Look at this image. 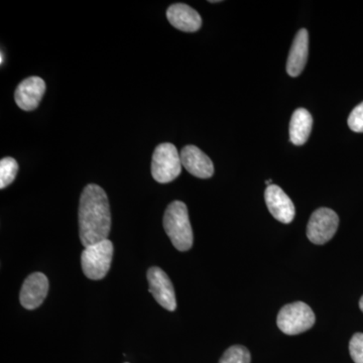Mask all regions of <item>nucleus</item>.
<instances>
[{
    "mask_svg": "<svg viewBox=\"0 0 363 363\" xmlns=\"http://www.w3.org/2000/svg\"><path fill=\"white\" fill-rule=\"evenodd\" d=\"M111 216L108 198L104 189L89 184L83 190L79 204V234L83 247L108 240Z\"/></svg>",
    "mask_w": 363,
    "mask_h": 363,
    "instance_id": "1",
    "label": "nucleus"
},
{
    "mask_svg": "<svg viewBox=\"0 0 363 363\" xmlns=\"http://www.w3.org/2000/svg\"><path fill=\"white\" fill-rule=\"evenodd\" d=\"M164 228L174 247L187 252L193 245V231L185 203L174 201L164 215Z\"/></svg>",
    "mask_w": 363,
    "mask_h": 363,
    "instance_id": "2",
    "label": "nucleus"
},
{
    "mask_svg": "<svg viewBox=\"0 0 363 363\" xmlns=\"http://www.w3.org/2000/svg\"><path fill=\"white\" fill-rule=\"evenodd\" d=\"M113 245L109 240L85 247L81 255V264L85 276L93 281L104 279L111 269Z\"/></svg>",
    "mask_w": 363,
    "mask_h": 363,
    "instance_id": "3",
    "label": "nucleus"
},
{
    "mask_svg": "<svg viewBox=\"0 0 363 363\" xmlns=\"http://www.w3.org/2000/svg\"><path fill=\"white\" fill-rule=\"evenodd\" d=\"M316 321L311 308L303 302L284 306L279 312L277 324L286 335H298L311 329Z\"/></svg>",
    "mask_w": 363,
    "mask_h": 363,
    "instance_id": "4",
    "label": "nucleus"
},
{
    "mask_svg": "<svg viewBox=\"0 0 363 363\" xmlns=\"http://www.w3.org/2000/svg\"><path fill=\"white\" fill-rule=\"evenodd\" d=\"M182 171L181 155L172 143H161L152 155V175L157 183L167 184L175 180Z\"/></svg>",
    "mask_w": 363,
    "mask_h": 363,
    "instance_id": "5",
    "label": "nucleus"
},
{
    "mask_svg": "<svg viewBox=\"0 0 363 363\" xmlns=\"http://www.w3.org/2000/svg\"><path fill=\"white\" fill-rule=\"evenodd\" d=\"M338 215L329 208H319L308 222L307 236L315 245H324L332 240L337 231Z\"/></svg>",
    "mask_w": 363,
    "mask_h": 363,
    "instance_id": "6",
    "label": "nucleus"
},
{
    "mask_svg": "<svg viewBox=\"0 0 363 363\" xmlns=\"http://www.w3.org/2000/svg\"><path fill=\"white\" fill-rule=\"evenodd\" d=\"M150 292L157 304L169 312L175 311L177 301L175 290L168 274L160 267H154L147 272Z\"/></svg>",
    "mask_w": 363,
    "mask_h": 363,
    "instance_id": "7",
    "label": "nucleus"
},
{
    "mask_svg": "<svg viewBox=\"0 0 363 363\" xmlns=\"http://www.w3.org/2000/svg\"><path fill=\"white\" fill-rule=\"evenodd\" d=\"M267 209L269 213L281 223H291L295 218L296 208L292 200L279 186L272 185L267 187L264 192Z\"/></svg>",
    "mask_w": 363,
    "mask_h": 363,
    "instance_id": "8",
    "label": "nucleus"
},
{
    "mask_svg": "<svg viewBox=\"0 0 363 363\" xmlns=\"http://www.w3.org/2000/svg\"><path fill=\"white\" fill-rule=\"evenodd\" d=\"M49 292V281L42 272H35L26 278L20 294L21 304L25 309H37Z\"/></svg>",
    "mask_w": 363,
    "mask_h": 363,
    "instance_id": "9",
    "label": "nucleus"
},
{
    "mask_svg": "<svg viewBox=\"0 0 363 363\" xmlns=\"http://www.w3.org/2000/svg\"><path fill=\"white\" fill-rule=\"evenodd\" d=\"M45 91V81L42 78L33 76L20 83L14 93V99L21 109L32 111L39 106Z\"/></svg>",
    "mask_w": 363,
    "mask_h": 363,
    "instance_id": "10",
    "label": "nucleus"
},
{
    "mask_svg": "<svg viewBox=\"0 0 363 363\" xmlns=\"http://www.w3.org/2000/svg\"><path fill=\"white\" fill-rule=\"evenodd\" d=\"M182 166L191 175L200 179L211 178L214 174L213 162L195 145H187L181 152Z\"/></svg>",
    "mask_w": 363,
    "mask_h": 363,
    "instance_id": "11",
    "label": "nucleus"
},
{
    "mask_svg": "<svg viewBox=\"0 0 363 363\" xmlns=\"http://www.w3.org/2000/svg\"><path fill=\"white\" fill-rule=\"evenodd\" d=\"M167 18L174 28L182 32H197L202 26L200 14L187 4H176L169 6L167 11Z\"/></svg>",
    "mask_w": 363,
    "mask_h": 363,
    "instance_id": "12",
    "label": "nucleus"
},
{
    "mask_svg": "<svg viewBox=\"0 0 363 363\" xmlns=\"http://www.w3.org/2000/svg\"><path fill=\"white\" fill-rule=\"evenodd\" d=\"M309 52V33L302 28L294 39L286 61V72L291 77H298L304 70Z\"/></svg>",
    "mask_w": 363,
    "mask_h": 363,
    "instance_id": "13",
    "label": "nucleus"
},
{
    "mask_svg": "<svg viewBox=\"0 0 363 363\" xmlns=\"http://www.w3.org/2000/svg\"><path fill=\"white\" fill-rule=\"evenodd\" d=\"M313 128L311 113L305 108L294 111L290 123V140L296 145H303L307 142Z\"/></svg>",
    "mask_w": 363,
    "mask_h": 363,
    "instance_id": "14",
    "label": "nucleus"
},
{
    "mask_svg": "<svg viewBox=\"0 0 363 363\" xmlns=\"http://www.w3.org/2000/svg\"><path fill=\"white\" fill-rule=\"evenodd\" d=\"M18 172V164L13 157H4L0 161V188L11 185Z\"/></svg>",
    "mask_w": 363,
    "mask_h": 363,
    "instance_id": "15",
    "label": "nucleus"
},
{
    "mask_svg": "<svg viewBox=\"0 0 363 363\" xmlns=\"http://www.w3.org/2000/svg\"><path fill=\"white\" fill-rule=\"evenodd\" d=\"M250 362H252V357L247 348L245 346L234 345L224 352L219 363H250Z\"/></svg>",
    "mask_w": 363,
    "mask_h": 363,
    "instance_id": "16",
    "label": "nucleus"
},
{
    "mask_svg": "<svg viewBox=\"0 0 363 363\" xmlns=\"http://www.w3.org/2000/svg\"><path fill=\"white\" fill-rule=\"evenodd\" d=\"M350 357L355 363H363V333H355L350 342Z\"/></svg>",
    "mask_w": 363,
    "mask_h": 363,
    "instance_id": "17",
    "label": "nucleus"
},
{
    "mask_svg": "<svg viewBox=\"0 0 363 363\" xmlns=\"http://www.w3.org/2000/svg\"><path fill=\"white\" fill-rule=\"evenodd\" d=\"M348 126L354 133H363V102L351 111Z\"/></svg>",
    "mask_w": 363,
    "mask_h": 363,
    "instance_id": "18",
    "label": "nucleus"
},
{
    "mask_svg": "<svg viewBox=\"0 0 363 363\" xmlns=\"http://www.w3.org/2000/svg\"><path fill=\"white\" fill-rule=\"evenodd\" d=\"M359 308H360V310H362V311L363 312V296H362V298H360V301H359Z\"/></svg>",
    "mask_w": 363,
    "mask_h": 363,
    "instance_id": "19",
    "label": "nucleus"
},
{
    "mask_svg": "<svg viewBox=\"0 0 363 363\" xmlns=\"http://www.w3.org/2000/svg\"><path fill=\"white\" fill-rule=\"evenodd\" d=\"M0 63L4 64V52H1V59H0Z\"/></svg>",
    "mask_w": 363,
    "mask_h": 363,
    "instance_id": "20",
    "label": "nucleus"
}]
</instances>
